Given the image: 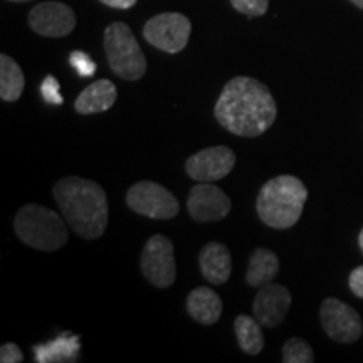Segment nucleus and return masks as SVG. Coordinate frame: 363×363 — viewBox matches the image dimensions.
Masks as SVG:
<instances>
[{"mask_svg": "<svg viewBox=\"0 0 363 363\" xmlns=\"http://www.w3.org/2000/svg\"><path fill=\"white\" fill-rule=\"evenodd\" d=\"M306 199L308 189L298 177H274L259 190L256 201L257 216L272 229H289L301 217Z\"/></svg>", "mask_w": 363, "mask_h": 363, "instance_id": "obj_3", "label": "nucleus"}, {"mask_svg": "<svg viewBox=\"0 0 363 363\" xmlns=\"http://www.w3.org/2000/svg\"><path fill=\"white\" fill-rule=\"evenodd\" d=\"M0 362L2 363H21L24 362L21 348L16 343H4L0 348Z\"/></svg>", "mask_w": 363, "mask_h": 363, "instance_id": "obj_25", "label": "nucleus"}, {"mask_svg": "<svg viewBox=\"0 0 363 363\" xmlns=\"http://www.w3.org/2000/svg\"><path fill=\"white\" fill-rule=\"evenodd\" d=\"M202 276L212 284H224L233 272V256L229 247L220 242H208L199 254Z\"/></svg>", "mask_w": 363, "mask_h": 363, "instance_id": "obj_14", "label": "nucleus"}, {"mask_svg": "<svg viewBox=\"0 0 363 363\" xmlns=\"http://www.w3.org/2000/svg\"><path fill=\"white\" fill-rule=\"evenodd\" d=\"M235 11L247 17H261L267 12L269 0H230Z\"/></svg>", "mask_w": 363, "mask_h": 363, "instance_id": "obj_22", "label": "nucleus"}, {"mask_svg": "<svg viewBox=\"0 0 363 363\" xmlns=\"http://www.w3.org/2000/svg\"><path fill=\"white\" fill-rule=\"evenodd\" d=\"M261 323L256 316L239 315L234 321V331L238 337L240 350L247 355H259L264 348V337H262Z\"/></svg>", "mask_w": 363, "mask_h": 363, "instance_id": "obj_20", "label": "nucleus"}, {"mask_svg": "<svg viewBox=\"0 0 363 363\" xmlns=\"http://www.w3.org/2000/svg\"><path fill=\"white\" fill-rule=\"evenodd\" d=\"M33 350L35 362L39 363L76 362L79 355V337H76V335H61L52 342L35 345Z\"/></svg>", "mask_w": 363, "mask_h": 363, "instance_id": "obj_17", "label": "nucleus"}, {"mask_svg": "<svg viewBox=\"0 0 363 363\" xmlns=\"http://www.w3.org/2000/svg\"><path fill=\"white\" fill-rule=\"evenodd\" d=\"M99 2L104 4V6H108V7L126 11V9H131L135 6L136 0H99Z\"/></svg>", "mask_w": 363, "mask_h": 363, "instance_id": "obj_27", "label": "nucleus"}, {"mask_svg": "<svg viewBox=\"0 0 363 363\" xmlns=\"http://www.w3.org/2000/svg\"><path fill=\"white\" fill-rule=\"evenodd\" d=\"M118 96L116 86L110 79H99L79 93L74 101V110L79 115H96L115 104Z\"/></svg>", "mask_w": 363, "mask_h": 363, "instance_id": "obj_15", "label": "nucleus"}, {"mask_svg": "<svg viewBox=\"0 0 363 363\" xmlns=\"http://www.w3.org/2000/svg\"><path fill=\"white\" fill-rule=\"evenodd\" d=\"M52 195L76 235L88 240L101 238L110 219V206L101 185L81 177H66L54 185Z\"/></svg>", "mask_w": 363, "mask_h": 363, "instance_id": "obj_2", "label": "nucleus"}, {"mask_svg": "<svg viewBox=\"0 0 363 363\" xmlns=\"http://www.w3.org/2000/svg\"><path fill=\"white\" fill-rule=\"evenodd\" d=\"M71 65L79 72V76H83V78H89V76H93L94 71H96V65L93 62V59H91L88 54L81 51H74L71 54Z\"/></svg>", "mask_w": 363, "mask_h": 363, "instance_id": "obj_23", "label": "nucleus"}, {"mask_svg": "<svg viewBox=\"0 0 363 363\" xmlns=\"http://www.w3.org/2000/svg\"><path fill=\"white\" fill-rule=\"evenodd\" d=\"M279 272V259L271 249L259 247L249 257L246 281L252 288H262L264 284L272 283V279Z\"/></svg>", "mask_w": 363, "mask_h": 363, "instance_id": "obj_18", "label": "nucleus"}, {"mask_svg": "<svg viewBox=\"0 0 363 363\" xmlns=\"http://www.w3.org/2000/svg\"><path fill=\"white\" fill-rule=\"evenodd\" d=\"M233 202L212 182L194 185L187 199V211L195 222H219L229 216Z\"/></svg>", "mask_w": 363, "mask_h": 363, "instance_id": "obj_10", "label": "nucleus"}, {"mask_svg": "<svg viewBox=\"0 0 363 363\" xmlns=\"http://www.w3.org/2000/svg\"><path fill=\"white\" fill-rule=\"evenodd\" d=\"M320 321L325 333L337 343H355L363 333L360 315L337 298H326L321 303Z\"/></svg>", "mask_w": 363, "mask_h": 363, "instance_id": "obj_9", "label": "nucleus"}, {"mask_svg": "<svg viewBox=\"0 0 363 363\" xmlns=\"http://www.w3.org/2000/svg\"><path fill=\"white\" fill-rule=\"evenodd\" d=\"M29 26L44 38H65L74 30L76 16L66 4L43 2L29 12Z\"/></svg>", "mask_w": 363, "mask_h": 363, "instance_id": "obj_12", "label": "nucleus"}, {"mask_svg": "<svg viewBox=\"0 0 363 363\" xmlns=\"http://www.w3.org/2000/svg\"><path fill=\"white\" fill-rule=\"evenodd\" d=\"M291 308V293L283 284H264L256 294L252 311L264 328H276L284 321Z\"/></svg>", "mask_w": 363, "mask_h": 363, "instance_id": "obj_13", "label": "nucleus"}, {"mask_svg": "<svg viewBox=\"0 0 363 363\" xmlns=\"http://www.w3.org/2000/svg\"><path fill=\"white\" fill-rule=\"evenodd\" d=\"M284 363H311L315 362V353L305 340L289 338L283 347Z\"/></svg>", "mask_w": 363, "mask_h": 363, "instance_id": "obj_21", "label": "nucleus"}, {"mask_svg": "<svg viewBox=\"0 0 363 363\" xmlns=\"http://www.w3.org/2000/svg\"><path fill=\"white\" fill-rule=\"evenodd\" d=\"M352 4H355L358 9H363V0H350Z\"/></svg>", "mask_w": 363, "mask_h": 363, "instance_id": "obj_28", "label": "nucleus"}, {"mask_svg": "<svg viewBox=\"0 0 363 363\" xmlns=\"http://www.w3.org/2000/svg\"><path fill=\"white\" fill-rule=\"evenodd\" d=\"M192 24L184 13L165 12L152 17L143 27V38L163 52L177 54L187 48Z\"/></svg>", "mask_w": 363, "mask_h": 363, "instance_id": "obj_8", "label": "nucleus"}, {"mask_svg": "<svg viewBox=\"0 0 363 363\" xmlns=\"http://www.w3.org/2000/svg\"><path fill=\"white\" fill-rule=\"evenodd\" d=\"M104 52L110 69L125 81H138L147 72V59L133 30L123 22H113L104 30Z\"/></svg>", "mask_w": 363, "mask_h": 363, "instance_id": "obj_5", "label": "nucleus"}, {"mask_svg": "<svg viewBox=\"0 0 363 363\" xmlns=\"http://www.w3.org/2000/svg\"><path fill=\"white\" fill-rule=\"evenodd\" d=\"M235 153L229 147H211L201 150L185 162V172L195 182H217L233 172Z\"/></svg>", "mask_w": 363, "mask_h": 363, "instance_id": "obj_11", "label": "nucleus"}, {"mask_svg": "<svg viewBox=\"0 0 363 363\" xmlns=\"http://www.w3.org/2000/svg\"><path fill=\"white\" fill-rule=\"evenodd\" d=\"M17 238L39 251H57L66 246L69 233L59 214L38 203H27L13 220Z\"/></svg>", "mask_w": 363, "mask_h": 363, "instance_id": "obj_4", "label": "nucleus"}, {"mask_svg": "<svg viewBox=\"0 0 363 363\" xmlns=\"http://www.w3.org/2000/svg\"><path fill=\"white\" fill-rule=\"evenodd\" d=\"M24 72L21 66L7 54L0 56V98L7 103H13L24 93Z\"/></svg>", "mask_w": 363, "mask_h": 363, "instance_id": "obj_19", "label": "nucleus"}, {"mask_svg": "<svg viewBox=\"0 0 363 363\" xmlns=\"http://www.w3.org/2000/svg\"><path fill=\"white\" fill-rule=\"evenodd\" d=\"M358 244H360V249L363 251V229H362L360 235H358Z\"/></svg>", "mask_w": 363, "mask_h": 363, "instance_id": "obj_29", "label": "nucleus"}, {"mask_svg": "<svg viewBox=\"0 0 363 363\" xmlns=\"http://www.w3.org/2000/svg\"><path fill=\"white\" fill-rule=\"evenodd\" d=\"M216 120L230 133L256 138L266 133L278 116V104L261 81L238 76L224 86L214 108Z\"/></svg>", "mask_w": 363, "mask_h": 363, "instance_id": "obj_1", "label": "nucleus"}, {"mask_svg": "<svg viewBox=\"0 0 363 363\" xmlns=\"http://www.w3.org/2000/svg\"><path fill=\"white\" fill-rule=\"evenodd\" d=\"M348 284H350L352 293L358 298H363V266H358L357 269L350 272V278H348Z\"/></svg>", "mask_w": 363, "mask_h": 363, "instance_id": "obj_26", "label": "nucleus"}, {"mask_svg": "<svg viewBox=\"0 0 363 363\" xmlns=\"http://www.w3.org/2000/svg\"><path fill=\"white\" fill-rule=\"evenodd\" d=\"M126 206L136 214L158 220L174 219L180 211L175 195L152 180H140L131 185L126 192Z\"/></svg>", "mask_w": 363, "mask_h": 363, "instance_id": "obj_6", "label": "nucleus"}, {"mask_svg": "<svg viewBox=\"0 0 363 363\" xmlns=\"http://www.w3.org/2000/svg\"><path fill=\"white\" fill-rule=\"evenodd\" d=\"M140 267L150 284L160 289L170 288L177 279V264L172 240L162 234L152 235L143 246Z\"/></svg>", "mask_w": 363, "mask_h": 363, "instance_id": "obj_7", "label": "nucleus"}, {"mask_svg": "<svg viewBox=\"0 0 363 363\" xmlns=\"http://www.w3.org/2000/svg\"><path fill=\"white\" fill-rule=\"evenodd\" d=\"M187 311L197 323L214 325L222 316V299L214 289H208L206 286L195 288L187 298Z\"/></svg>", "mask_w": 363, "mask_h": 363, "instance_id": "obj_16", "label": "nucleus"}, {"mask_svg": "<svg viewBox=\"0 0 363 363\" xmlns=\"http://www.w3.org/2000/svg\"><path fill=\"white\" fill-rule=\"evenodd\" d=\"M40 93H43V98L48 103L52 104H62V96L59 93V83L54 76H48L40 84Z\"/></svg>", "mask_w": 363, "mask_h": 363, "instance_id": "obj_24", "label": "nucleus"}, {"mask_svg": "<svg viewBox=\"0 0 363 363\" xmlns=\"http://www.w3.org/2000/svg\"><path fill=\"white\" fill-rule=\"evenodd\" d=\"M9 2H29V0H9Z\"/></svg>", "mask_w": 363, "mask_h": 363, "instance_id": "obj_30", "label": "nucleus"}]
</instances>
